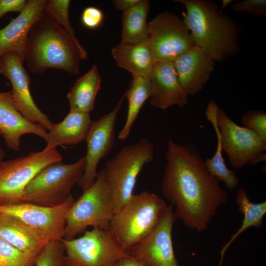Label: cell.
<instances>
[{
    "label": "cell",
    "mask_w": 266,
    "mask_h": 266,
    "mask_svg": "<svg viewBox=\"0 0 266 266\" xmlns=\"http://www.w3.org/2000/svg\"><path fill=\"white\" fill-rule=\"evenodd\" d=\"M161 190L174 207L177 219L189 228L205 231L218 209L228 200L219 181L207 170L198 149L168 140Z\"/></svg>",
    "instance_id": "cell-1"
},
{
    "label": "cell",
    "mask_w": 266,
    "mask_h": 266,
    "mask_svg": "<svg viewBox=\"0 0 266 266\" xmlns=\"http://www.w3.org/2000/svg\"><path fill=\"white\" fill-rule=\"evenodd\" d=\"M186 8L183 20L195 45L215 62L236 54L241 34L240 25L222 14L217 5L208 0H175Z\"/></svg>",
    "instance_id": "cell-2"
},
{
    "label": "cell",
    "mask_w": 266,
    "mask_h": 266,
    "mask_svg": "<svg viewBox=\"0 0 266 266\" xmlns=\"http://www.w3.org/2000/svg\"><path fill=\"white\" fill-rule=\"evenodd\" d=\"M87 58L66 33L44 12L32 27L27 37L25 61L29 70L42 74L48 68L79 73V62Z\"/></svg>",
    "instance_id": "cell-3"
},
{
    "label": "cell",
    "mask_w": 266,
    "mask_h": 266,
    "mask_svg": "<svg viewBox=\"0 0 266 266\" xmlns=\"http://www.w3.org/2000/svg\"><path fill=\"white\" fill-rule=\"evenodd\" d=\"M168 205L158 195L144 191L133 194L111 220L109 229L127 252L153 231Z\"/></svg>",
    "instance_id": "cell-4"
},
{
    "label": "cell",
    "mask_w": 266,
    "mask_h": 266,
    "mask_svg": "<svg viewBox=\"0 0 266 266\" xmlns=\"http://www.w3.org/2000/svg\"><path fill=\"white\" fill-rule=\"evenodd\" d=\"M154 154L152 143L143 137L134 144L122 147L107 162L104 170L114 214L118 212L133 194L139 173L153 160Z\"/></svg>",
    "instance_id": "cell-5"
},
{
    "label": "cell",
    "mask_w": 266,
    "mask_h": 266,
    "mask_svg": "<svg viewBox=\"0 0 266 266\" xmlns=\"http://www.w3.org/2000/svg\"><path fill=\"white\" fill-rule=\"evenodd\" d=\"M113 205L104 168L95 181L75 200L67 215L64 239H71L88 227L108 229Z\"/></svg>",
    "instance_id": "cell-6"
},
{
    "label": "cell",
    "mask_w": 266,
    "mask_h": 266,
    "mask_svg": "<svg viewBox=\"0 0 266 266\" xmlns=\"http://www.w3.org/2000/svg\"><path fill=\"white\" fill-rule=\"evenodd\" d=\"M85 166L83 157L74 163L60 162L47 166L26 186L23 202L44 206L61 204L70 196L72 187L79 182Z\"/></svg>",
    "instance_id": "cell-7"
},
{
    "label": "cell",
    "mask_w": 266,
    "mask_h": 266,
    "mask_svg": "<svg viewBox=\"0 0 266 266\" xmlns=\"http://www.w3.org/2000/svg\"><path fill=\"white\" fill-rule=\"evenodd\" d=\"M62 241L65 248L64 266H115L128 254L109 229L94 228L80 237Z\"/></svg>",
    "instance_id": "cell-8"
},
{
    "label": "cell",
    "mask_w": 266,
    "mask_h": 266,
    "mask_svg": "<svg viewBox=\"0 0 266 266\" xmlns=\"http://www.w3.org/2000/svg\"><path fill=\"white\" fill-rule=\"evenodd\" d=\"M56 149L32 152L26 156L0 162V204L23 202L24 191L30 181L43 168L62 162Z\"/></svg>",
    "instance_id": "cell-9"
},
{
    "label": "cell",
    "mask_w": 266,
    "mask_h": 266,
    "mask_svg": "<svg viewBox=\"0 0 266 266\" xmlns=\"http://www.w3.org/2000/svg\"><path fill=\"white\" fill-rule=\"evenodd\" d=\"M147 41L155 62H173L196 45L183 19L167 10L148 23Z\"/></svg>",
    "instance_id": "cell-10"
},
{
    "label": "cell",
    "mask_w": 266,
    "mask_h": 266,
    "mask_svg": "<svg viewBox=\"0 0 266 266\" xmlns=\"http://www.w3.org/2000/svg\"><path fill=\"white\" fill-rule=\"evenodd\" d=\"M217 123L223 150L232 167L238 169L266 161V143L251 130L235 123L219 107Z\"/></svg>",
    "instance_id": "cell-11"
},
{
    "label": "cell",
    "mask_w": 266,
    "mask_h": 266,
    "mask_svg": "<svg viewBox=\"0 0 266 266\" xmlns=\"http://www.w3.org/2000/svg\"><path fill=\"white\" fill-rule=\"evenodd\" d=\"M75 200L70 194L55 206H44L28 202L0 204V212L12 216L35 231L47 242L64 238L66 220Z\"/></svg>",
    "instance_id": "cell-12"
},
{
    "label": "cell",
    "mask_w": 266,
    "mask_h": 266,
    "mask_svg": "<svg viewBox=\"0 0 266 266\" xmlns=\"http://www.w3.org/2000/svg\"><path fill=\"white\" fill-rule=\"evenodd\" d=\"M123 99V96L111 111L93 121L89 128L84 140L87 144L85 169L78 183L83 192L94 183L100 161L106 157L114 145L116 122Z\"/></svg>",
    "instance_id": "cell-13"
},
{
    "label": "cell",
    "mask_w": 266,
    "mask_h": 266,
    "mask_svg": "<svg viewBox=\"0 0 266 266\" xmlns=\"http://www.w3.org/2000/svg\"><path fill=\"white\" fill-rule=\"evenodd\" d=\"M24 62L12 53L0 57V73L12 86L11 97L17 110L29 121L49 131L53 123L35 104L30 92L31 78L23 65Z\"/></svg>",
    "instance_id": "cell-14"
},
{
    "label": "cell",
    "mask_w": 266,
    "mask_h": 266,
    "mask_svg": "<svg viewBox=\"0 0 266 266\" xmlns=\"http://www.w3.org/2000/svg\"><path fill=\"white\" fill-rule=\"evenodd\" d=\"M177 219L168 205L153 231L127 253L147 266H179L173 250L172 232Z\"/></svg>",
    "instance_id": "cell-15"
},
{
    "label": "cell",
    "mask_w": 266,
    "mask_h": 266,
    "mask_svg": "<svg viewBox=\"0 0 266 266\" xmlns=\"http://www.w3.org/2000/svg\"><path fill=\"white\" fill-rule=\"evenodd\" d=\"M149 79L151 106L164 110L188 104V96L179 82L173 62H156Z\"/></svg>",
    "instance_id": "cell-16"
},
{
    "label": "cell",
    "mask_w": 266,
    "mask_h": 266,
    "mask_svg": "<svg viewBox=\"0 0 266 266\" xmlns=\"http://www.w3.org/2000/svg\"><path fill=\"white\" fill-rule=\"evenodd\" d=\"M47 0H28L24 9L5 27L0 30V57L12 53L25 61L28 34L43 13Z\"/></svg>",
    "instance_id": "cell-17"
},
{
    "label": "cell",
    "mask_w": 266,
    "mask_h": 266,
    "mask_svg": "<svg viewBox=\"0 0 266 266\" xmlns=\"http://www.w3.org/2000/svg\"><path fill=\"white\" fill-rule=\"evenodd\" d=\"M173 62L179 82L188 96L202 89L213 70L215 62L206 51L197 45Z\"/></svg>",
    "instance_id": "cell-18"
},
{
    "label": "cell",
    "mask_w": 266,
    "mask_h": 266,
    "mask_svg": "<svg viewBox=\"0 0 266 266\" xmlns=\"http://www.w3.org/2000/svg\"><path fill=\"white\" fill-rule=\"evenodd\" d=\"M0 132L7 147L18 151L22 136L31 133L44 139L48 131L39 125L29 121L17 110L10 91L0 92Z\"/></svg>",
    "instance_id": "cell-19"
},
{
    "label": "cell",
    "mask_w": 266,
    "mask_h": 266,
    "mask_svg": "<svg viewBox=\"0 0 266 266\" xmlns=\"http://www.w3.org/2000/svg\"><path fill=\"white\" fill-rule=\"evenodd\" d=\"M0 237L23 252L34 264L35 260L48 242L17 218L1 212Z\"/></svg>",
    "instance_id": "cell-20"
},
{
    "label": "cell",
    "mask_w": 266,
    "mask_h": 266,
    "mask_svg": "<svg viewBox=\"0 0 266 266\" xmlns=\"http://www.w3.org/2000/svg\"><path fill=\"white\" fill-rule=\"evenodd\" d=\"M93 121L89 113L70 110L61 122L54 124L44 139L46 149L76 145L84 141Z\"/></svg>",
    "instance_id": "cell-21"
},
{
    "label": "cell",
    "mask_w": 266,
    "mask_h": 266,
    "mask_svg": "<svg viewBox=\"0 0 266 266\" xmlns=\"http://www.w3.org/2000/svg\"><path fill=\"white\" fill-rule=\"evenodd\" d=\"M111 54L116 65L132 76L149 78L156 62L147 39L134 44L119 43L112 49Z\"/></svg>",
    "instance_id": "cell-22"
},
{
    "label": "cell",
    "mask_w": 266,
    "mask_h": 266,
    "mask_svg": "<svg viewBox=\"0 0 266 266\" xmlns=\"http://www.w3.org/2000/svg\"><path fill=\"white\" fill-rule=\"evenodd\" d=\"M101 77L94 64L91 69L78 78L67 94L70 110L90 113L100 88Z\"/></svg>",
    "instance_id": "cell-23"
},
{
    "label": "cell",
    "mask_w": 266,
    "mask_h": 266,
    "mask_svg": "<svg viewBox=\"0 0 266 266\" xmlns=\"http://www.w3.org/2000/svg\"><path fill=\"white\" fill-rule=\"evenodd\" d=\"M219 106L214 100H211L206 108L205 114L208 121L211 124L217 139V149L211 158H207L205 166L208 172L219 181L224 183L231 190L235 189L238 185L239 180L234 171L226 166L222 155L223 147L220 132L217 123V112Z\"/></svg>",
    "instance_id": "cell-24"
},
{
    "label": "cell",
    "mask_w": 266,
    "mask_h": 266,
    "mask_svg": "<svg viewBox=\"0 0 266 266\" xmlns=\"http://www.w3.org/2000/svg\"><path fill=\"white\" fill-rule=\"evenodd\" d=\"M150 2L140 0L131 8L123 12L122 27L120 43H137L147 39Z\"/></svg>",
    "instance_id": "cell-25"
},
{
    "label": "cell",
    "mask_w": 266,
    "mask_h": 266,
    "mask_svg": "<svg viewBox=\"0 0 266 266\" xmlns=\"http://www.w3.org/2000/svg\"><path fill=\"white\" fill-rule=\"evenodd\" d=\"M151 92L149 78L132 76L131 84L123 96L127 99L128 107L125 124L118 134L120 140L128 137L143 104L150 98Z\"/></svg>",
    "instance_id": "cell-26"
},
{
    "label": "cell",
    "mask_w": 266,
    "mask_h": 266,
    "mask_svg": "<svg viewBox=\"0 0 266 266\" xmlns=\"http://www.w3.org/2000/svg\"><path fill=\"white\" fill-rule=\"evenodd\" d=\"M236 202L238 206V210L244 215L241 226L236 232L232 235L231 238L223 247L221 250V260L219 266H221L224 255L234 240L247 229L254 227L257 229L262 226L263 220L266 214V201L260 203L252 202L246 191L241 187L237 190Z\"/></svg>",
    "instance_id": "cell-27"
},
{
    "label": "cell",
    "mask_w": 266,
    "mask_h": 266,
    "mask_svg": "<svg viewBox=\"0 0 266 266\" xmlns=\"http://www.w3.org/2000/svg\"><path fill=\"white\" fill-rule=\"evenodd\" d=\"M70 1L68 0H47L43 12L50 17L81 49H85L77 39L69 16Z\"/></svg>",
    "instance_id": "cell-28"
},
{
    "label": "cell",
    "mask_w": 266,
    "mask_h": 266,
    "mask_svg": "<svg viewBox=\"0 0 266 266\" xmlns=\"http://www.w3.org/2000/svg\"><path fill=\"white\" fill-rule=\"evenodd\" d=\"M65 255L62 239L49 241L35 260L34 266H64Z\"/></svg>",
    "instance_id": "cell-29"
},
{
    "label": "cell",
    "mask_w": 266,
    "mask_h": 266,
    "mask_svg": "<svg viewBox=\"0 0 266 266\" xmlns=\"http://www.w3.org/2000/svg\"><path fill=\"white\" fill-rule=\"evenodd\" d=\"M23 252L0 237V266H34Z\"/></svg>",
    "instance_id": "cell-30"
},
{
    "label": "cell",
    "mask_w": 266,
    "mask_h": 266,
    "mask_svg": "<svg viewBox=\"0 0 266 266\" xmlns=\"http://www.w3.org/2000/svg\"><path fill=\"white\" fill-rule=\"evenodd\" d=\"M242 123L245 127L254 132L266 143V113L260 110H250L245 112L241 117Z\"/></svg>",
    "instance_id": "cell-31"
},
{
    "label": "cell",
    "mask_w": 266,
    "mask_h": 266,
    "mask_svg": "<svg viewBox=\"0 0 266 266\" xmlns=\"http://www.w3.org/2000/svg\"><path fill=\"white\" fill-rule=\"evenodd\" d=\"M232 8L235 12L265 17L266 16V0H245L234 3L232 5Z\"/></svg>",
    "instance_id": "cell-32"
},
{
    "label": "cell",
    "mask_w": 266,
    "mask_h": 266,
    "mask_svg": "<svg viewBox=\"0 0 266 266\" xmlns=\"http://www.w3.org/2000/svg\"><path fill=\"white\" fill-rule=\"evenodd\" d=\"M103 18L102 11L95 6H89L85 8L81 17L84 26L90 29L99 27L102 23Z\"/></svg>",
    "instance_id": "cell-33"
},
{
    "label": "cell",
    "mask_w": 266,
    "mask_h": 266,
    "mask_svg": "<svg viewBox=\"0 0 266 266\" xmlns=\"http://www.w3.org/2000/svg\"><path fill=\"white\" fill-rule=\"evenodd\" d=\"M28 0H0V19L8 12H21Z\"/></svg>",
    "instance_id": "cell-34"
},
{
    "label": "cell",
    "mask_w": 266,
    "mask_h": 266,
    "mask_svg": "<svg viewBox=\"0 0 266 266\" xmlns=\"http://www.w3.org/2000/svg\"><path fill=\"white\" fill-rule=\"evenodd\" d=\"M115 266H147L140 261L127 254L121 258Z\"/></svg>",
    "instance_id": "cell-35"
},
{
    "label": "cell",
    "mask_w": 266,
    "mask_h": 266,
    "mask_svg": "<svg viewBox=\"0 0 266 266\" xmlns=\"http://www.w3.org/2000/svg\"><path fill=\"white\" fill-rule=\"evenodd\" d=\"M140 0H114L112 3L114 6L118 10L123 12L131 8Z\"/></svg>",
    "instance_id": "cell-36"
},
{
    "label": "cell",
    "mask_w": 266,
    "mask_h": 266,
    "mask_svg": "<svg viewBox=\"0 0 266 266\" xmlns=\"http://www.w3.org/2000/svg\"><path fill=\"white\" fill-rule=\"evenodd\" d=\"M233 1L232 0H222V6L220 9H219V11L220 12H222L223 10L226 7L227 5L230 4L231 3H232Z\"/></svg>",
    "instance_id": "cell-37"
},
{
    "label": "cell",
    "mask_w": 266,
    "mask_h": 266,
    "mask_svg": "<svg viewBox=\"0 0 266 266\" xmlns=\"http://www.w3.org/2000/svg\"><path fill=\"white\" fill-rule=\"evenodd\" d=\"M4 156H5L4 152L0 145V162L3 161Z\"/></svg>",
    "instance_id": "cell-38"
},
{
    "label": "cell",
    "mask_w": 266,
    "mask_h": 266,
    "mask_svg": "<svg viewBox=\"0 0 266 266\" xmlns=\"http://www.w3.org/2000/svg\"><path fill=\"white\" fill-rule=\"evenodd\" d=\"M0 135H1V133H0Z\"/></svg>",
    "instance_id": "cell-39"
}]
</instances>
